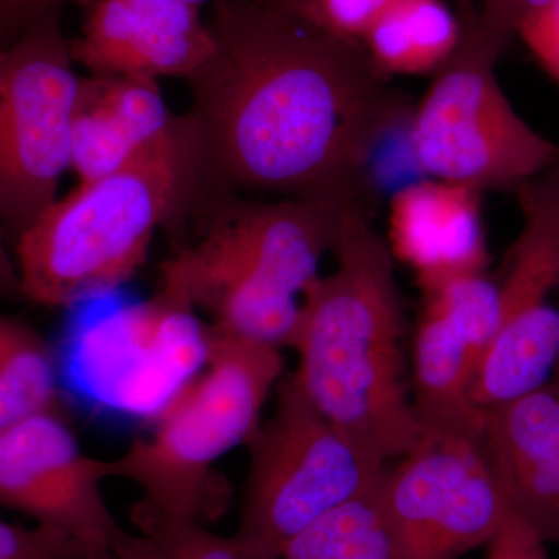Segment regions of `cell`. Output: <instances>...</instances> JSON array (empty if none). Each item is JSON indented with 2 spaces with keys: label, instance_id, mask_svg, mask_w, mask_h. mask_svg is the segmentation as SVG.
<instances>
[{
  "label": "cell",
  "instance_id": "obj_1",
  "mask_svg": "<svg viewBox=\"0 0 559 559\" xmlns=\"http://www.w3.org/2000/svg\"><path fill=\"white\" fill-rule=\"evenodd\" d=\"M216 49L180 117L193 210L223 194L360 205L382 140L412 110L362 43L331 36L277 0H215Z\"/></svg>",
  "mask_w": 559,
  "mask_h": 559
},
{
  "label": "cell",
  "instance_id": "obj_2",
  "mask_svg": "<svg viewBox=\"0 0 559 559\" xmlns=\"http://www.w3.org/2000/svg\"><path fill=\"white\" fill-rule=\"evenodd\" d=\"M336 270L305 289L289 348L308 400L382 465L414 450L419 426L404 384L403 308L389 242L360 205L342 210Z\"/></svg>",
  "mask_w": 559,
  "mask_h": 559
},
{
  "label": "cell",
  "instance_id": "obj_3",
  "mask_svg": "<svg viewBox=\"0 0 559 559\" xmlns=\"http://www.w3.org/2000/svg\"><path fill=\"white\" fill-rule=\"evenodd\" d=\"M193 167L180 117L121 170L80 182L14 240L22 297L70 308L134 277L154 234L193 201Z\"/></svg>",
  "mask_w": 559,
  "mask_h": 559
},
{
  "label": "cell",
  "instance_id": "obj_4",
  "mask_svg": "<svg viewBox=\"0 0 559 559\" xmlns=\"http://www.w3.org/2000/svg\"><path fill=\"white\" fill-rule=\"evenodd\" d=\"M207 369L168 401L148 439H135L103 477L134 481L143 502L204 522L226 511L229 495L213 463L246 444L285 374L275 345L204 325Z\"/></svg>",
  "mask_w": 559,
  "mask_h": 559
},
{
  "label": "cell",
  "instance_id": "obj_5",
  "mask_svg": "<svg viewBox=\"0 0 559 559\" xmlns=\"http://www.w3.org/2000/svg\"><path fill=\"white\" fill-rule=\"evenodd\" d=\"M459 20L454 53L412 110L415 160L425 178L518 191L549 167L558 143L533 130L500 87L495 72L506 49L480 31L469 0Z\"/></svg>",
  "mask_w": 559,
  "mask_h": 559
},
{
  "label": "cell",
  "instance_id": "obj_6",
  "mask_svg": "<svg viewBox=\"0 0 559 559\" xmlns=\"http://www.w3.org/2000/svg\"><path fill=\"white\" fill-rule=\"evenodd\" d=\"M241 522L231 536L252 559H280L290 540L381 480L382 465L308 400L294 373L274 415L250 436Z\"/></svg>",
  "mask_w": 559,
  "mask_h": 559
},
{
  "label": "cell",
  "instance_id": "obj_7",
  "mask_svg": "<svg viewBox=\"0 0 559 559\" xmlns=\"http://www.w3.org/2000/svg\"><path fill=\"white\" fill-rule=\"evenodd\" d=\"M61 16L0 49V219L14 240L58 200L80 76Z\"/></svg>",
  "mask_w": 559,
  "mask_h": 559
},
{
  "label": "cell",
  "instance_id": "obj_8",
  "mask_svg": "<svg viewBox=\"0 0 559 559\" xmlns=\"http://www.w3.org/2000/svg\"><path fill=\"white\" fill-rule=\"evenodd\" d=\"M336 201L223 194L205 201L198 241L160 266V283L180 293L227 278L267 283L301 296L319 277L320 261L336 246Z\"/></svg>",
  "mask_w": 559,
  "mask_h": 559
},
{
  "label": "cell",
  "instance_id": "obj_9",
  "mask_svg": "<svg viewBox=\"0 0 559 559\" xmlns=\"http://www.w3.org/2000/svg\"><path fill=\"white\" fill-rule=\"evenodd\" d=\"M399 460L380 481L393 559L462 558L510 513L481 441L425 430Z\"/></svg>",
  "mask_w": 559,
  "mask_h": 559
},
{
  "label": "cell",
  "instance_id": "obj_10",
  "mask_svg": "<svg viewBox=\"0 0 559 559\" xmlns=\"http://www.w3.org/2000/svg\"><path fill=\"white\" fill-rule=\"evenodd\" d=\"M103 480V460L81 451L58 409L0 430V507L112 554L123 528L106 506Z\"/></svg>",
  "mask_w": 559,
  "mask_h": 559
},
{
  "label": "cell",
  "instance_id": "obj_11",
  "mask_svg": "<svg viewBox=\"0 0 559 559\" xmlns=\"http://www.w3.org/2000/svg\"><path fill=\"white\" fill-rule=\"evenodd\" d=\"M83 11L70 51L91 75L189 81L215 53L201 7L180 0H90Z\"/></svg>",
  "mask_w": 559,
  "mask_h": 559
},
{
  "label": "cell",
  "instance_id": "obj_12",
  "mask_svg": "<svg viewBox=\"0 0 559 559\" xmlns=\"http://www.w3.org/2000/svg\"><path fill=\"white\" fill-rule=\"evenodd\" d=\"M481 448L510 513L559 544V384L488 411Z\"/></svg>",
  "mask_w": 559,
  "mask_h": 559
},
{
  "label": "cell",
  "instance_id": "obj_13",
  "mask_svg": "<svg viewBox=\"0 0 559 559\" xmlns=\"http://www.w3.org/2000/svg\"><path fill=\"white\" fill-rule=\"evenodd\" d=\"M481 193L460 183L419 179L389 198V248L417 275L419 288L485 272Z\"/></svg>",
  "mask_w": 559,
  "mask_h": 559
},
{
  "label": "cell",
  "instance_id": "obj_14",
  "mask_svg": "<svg viewBox=\"0 0 559 559\" xmlns=\"http://www.w3.org/2000/svg\"><path fill=\"white\" fill-rule=\"evenodd\" d=\"M476 367L468 342L425 304L415 331L412 399L423 430L481 441L487 412L473 401Z\"/></svg>",
  "mask_w": 559,
  "mask_h": 559
},
{
  "label": "cell",
  "instance_id": "obj_15",
  "mask_svg": "<svg viewBox=\"0 0 559 559\" xmlns=\"http://www.w3.org/2000/svg\"><path fill=\"white\" fill-rule=\"evenodd\" d=\"M559 360V310L536 301L507 312L477 364L473 401L488 412L549 384Z\"/></svg>",
  "mask_w": 559,
  "mask_h": 559
},
{
  "label": "cell",
  "instance_id": "obj_16",
  "mask_svg": "<svg viewBox=\"0 0 559 559\" xmlns=\"http://www.w3.org/2000/svg\"><path fill=\"white\" fill-rule=\"evenodd\" d=\"M459 39V14L443 0H392L360 43L374 68L390 79L436 73Z\"/></svg>",
  "mask_w": 559,
  "mask_h": 559
},
{
  "label": "cell",
  "instance_id": "obj_17",
  "mask_svg": "<svg viewBox=\"0 0 559 559\" xmlns=\"http://www.w3.org/2000/svg\"><path fill=\"white\" fill-rule=\"evenodd\" d=\"M57 353L38 331L0 314V430L38 412L58 409Z\"/></svg>",
  "mask_w": 559,
  "mask_h": 559
},
{
  "label": "cell",
  "instance_id": "obj_18",
  "mask_svg": "<svg viewBox=\"0 0 559 559\" xmlns=\"http://www.w3.org/2000/svg\"><path fill=\"white\" fill-rule=\"evenodd\" d=\"M76 98L110 138L135 154L164 138L176 119L168 112L159 83L148 76H80Z\"/></svg>",
  "mask_w": 559,
  "mask_h": 559
},
{
  "label": "cell",
  "instance_id": "obj_19",
  "mask_svg": "<svg viewBox=\"0 0 559 559\" xmlns=\"http://www.w3.org/2000/svg\"><path fill=\"white\" fill-rule=\"evenodd\" d=\"M380 481L305 528L280 559H393Z\"/></svg>",
  "mask_w": 559,
  "mask_h": 559
},
{
  "label": "cell",
  "instance_id": "obj_20",
  "mask_svg": "<svg viewBox=\"0 0 559 559\" xmlns=\"http://www.w3.org/2000/svg\"><path fill=\"white\" fill-rule=\"evenodd\" d=\"M140 535L121 532L114 540L116 559H252L234 538H223L204 522L140 500L132 510Z\"/></svg>",
  "mask_w": 559,
  "mask_h": 559
},
{
  "label": "cell",
  "instance_id": "obj_21",
  "mask_svg": "<svg viewBox=\"0 0 559 559\" xmlns=\"http://www.w3.org/2000/svg\"><path fill=\"white\" fill-rule=\"evenodd\" d=\"M423 290V301L440 312L468 342L477 364L500 323L499 283L485 272L454 275Z\"/></svg>",
  "mask_w": 559,
  "mask_h": 559
},
{
  "label": "cell",
  "instance_id": "obj_22",
  "mask_svg": "<svg viewBox=\"0 0 559 559\" xmlns=\"http://www.w3.org/2000/svg\"><path fill=\"white\" fill-rule=\"evenodd\" d=\"M312 27L347 40H362L392 0H277Z\"/></svg>",
  "mask_w": 559,
  "mask_h": 559
},
{
  "label": "cell",
  "instance_id": "obj_23",
  "mask_svg": "<svg viewBox=\"0 0 559 559\" xmlns=\"http://www.w3.org/2000/svg\"><path fill=\"white\" fill-rule=\"evenodd\" d=\"M0 559H116L49 525L35 528L0 520Z\"/></svg>",
  "mask_w": 559,
  "mask_h": 559
},
{
  "label": "cell",
  "instance_id": "obj_24",
  "mask_svg": "<svg viewBox=\"0 0 559 559\" xmlns=\"http://www.w3.org/2000/svg\"><path fill=\"white\" fill-rule=\"evenodd\" d=\"M551 2L554 0H484L480 11H476L477 24L488 38L507 50L511 40L520 35L522 25Z\"/></svg>",
  "mask_w": 559,
  "mask_h": 559
},
{
  "label": "cell",
  "instance_id": "obj_25",
  "mask_svg": "<svg viewBox=\"0 0 559 559\" xmlns=\"http://www.w3.org/2000/svg\"><path fill=\"white\" fill-rule=\"evenodd\" d=\"M518 38L559 86V0H554L549 7L530 17L522 25Z\"/></svg>",
  "mask_w": 559,
  "mask_h": 559
},
{
  "label": "cell",
  "instance_id": "obj_26",
  "mask_svg": "<svg viewBox=\"0 0 559 559\" xmlns=\"http://www.w3.org/2000/svg\"><path fill=\"white\" fill-rule=\"evenodd\" d=\"M90 0H0V43L21 38L39 22L61 16L68 3H76L83 9Z\"/></svg>",
  "mask_w": 559,
  "mask_h": 559
},
{
  "label": "cell",
  "instance_id": "obj_27",
  "mask_svg": "<svg viewBox=\"0 0 559 559\" xmlns=\"http://www.w3.org/2000/svg\"><path fill=\"white\" fill-rule=\"evenodd\" d=\"M487 547V559H549L546 543L511 513L507 514Z\"/></svg>",
  "mask_w": 559,
  "mask_h": 559
},
{
  "label": "cell",
  "instance_id": "obj_28",
  "mask_svg": "<svg viewBox=\"0 0 559 559\" xmlns=\"http://www.w3.org/2000/svg\"><path fill=\"white\" fill-rule=\"evenodd\" d=\"M7 230L0 219V299L24 300L16 261L10 255Z\"/></svg>",
  "mask_w": 559,
  "mask_h": 559
},
{
  "label": "cell",
  "instance_id": "obj_29",
  "mask_svg": "<svg viewBox=\"0 0 559 559\" xmlns=\"http://www.w3.org/2000/svg\"><path fill=\"white\" fill-rule=\"evenodd\" d=\"M180 2L190 3V5L201 7V5H204V3H207V2H215V0H180Z\"/></svg>",
  "mask_w": 559,
  "mask_h": 559
},
{
  "label": "cell",
  "instance_id": "obj_30",
  "mask_svg": "<svg viewBox=\"0 0 559 559\" xmlns=\"http://www.w3.org/2000/svg\"><path fill=\"white\" fill-rule=\"evenodd\" d=\"M551 381L557 382V384H559V360H558L557 369H555L554 380H551Z\"/></svg>",
  "mask_w": 559,
  "mask_h": 559
},
{
  "label": "cell",
  "instance_id": "obj_31",
  "mask_svg": "<svg viewBox=\"0 0 559 559\" xmlns=\"http://www.w3.org/2000/svg\"><path fill=\"white\" fill-rule=\"evenodd\" d=\"M558 150H559V143H558Z\"/></svg>",
  "mask_w": 559,
  "mask_h": 559
}]
</instances>
